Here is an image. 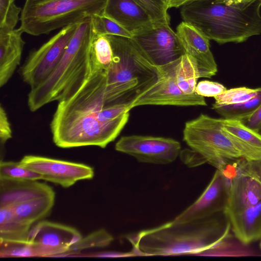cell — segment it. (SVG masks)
Here are the masks:
<instances>
[{
    "mask_svg": "<svg viewBox=\"0 0 261 261\" xmlns=\"http://www.w3.org/2000/svg\"><path fill=\"white\" fill-rule=\"evenodd\" d=\"M31 227L17 218L12 205L0 207L1 243H27Z\"/></svg>",
    "mask_w": 261,
    "mask_h": 261,
    "instance_id": "cell-21",
    "label": "cell"
},
{
    "mask_svg": "<svg viewBox=\"0 0 261 261\" xmlns=\"http://www.w3.org/2000/svg\"><path fill=\"white\" fill-rule=\"evenodd\" d=\"M95 35L92 17L78 23L56 69L46 80L31 88L28 96L31 111L53 101L65 100L80 88L90 74V49Z\"/></svg>",
    "mask_w": 261,
    "mask_h": 261,
    "instance_id": "cell-4",
    "label": "cell"
},
{
    "mask_svg": "<svg viewBox=\"0 0 261 261\" xmlns=\"http://www.w3.org/2000/svg\"><path fill=\"white\" fill-rule=\"evenodd\" d=\"M261 1L228 5L197 0L181 7L184 21L219 44L241 43L261 34Z\"/></svg>",
    "mask_w": 261,
    "mask_h": 261,
    "instance_id": "cell-3",
    "label": "cell"
},
{
    "mask_svg": "<svg viewBox=\"0 0 261 261\" xmlns=\"http://www.w3.org/2000/svg\"><path fill=\"white\" fill-rule=\"evenodd\" d=\"M92 257H123V256H133L132 253L129 252L128 253H118L114 252H106L95 253L91 255Z\"/></svg>",
    "mask_w": 261,
    "mask_h": 261,
    "instance_id": "cell-36",
    "label": "cell"
},
{
    "mask_svg": "<svg viewBox=\"0 0 261 261\" xmlns=\"http://www.w3.org/2000/svg\"><path fill=\"white\" fill-rule=\"evenodd\" d=\"M259 88L251 89L241 87L227 89L222 94L214 97L215 101L213 104L212 109L238 104L250 100L257 94Z\"/></svg>",
    "mask_w": 261,
    "mask_h": 261,
    "instance_id": "cell-28",
    "label": "cell"
},
{
    "mask_svg": "<svg viewBox=\"0 0 261 261\" xmlns=\"http://www.w3.org/2000/svg\"><path fill=\"white\" fill-rule=\"evenodd\" d=\"M107 36L113 55L106 71V101L108 105L129 104L155 84L159 66L133 38Z\"/></svg>",
    "mask_w": 261,
    "mask_h": 261,
    "instance_id": "cell-5",
    "label": "cell"
},
{
    "mask_svg": "<svg viewBox=\"0 0 261 261\" xmlns=\"http://www.w3.org/2000/svg\"><path fill=\"white\" fill-rule=\"evenodd\" d=\"M115 149L142 163L167 164L174 161L181 151L180 143L170 138L150 136H123Z\"/></svg>",
    "mask_w": 261,
    "mask_h": 261,
    "instance_id": "cell-10",
    "label": "cell"
},
{
    "mask_svg": "<svg viewBox=\"0 0 261 261\" xmlns=\"http://www.w3.org/2000/svg\"><path fill=\"white\" fill-rule=\"evenodd\" d=\"M167 9L171 8H179L197 0H164Z\"/></svg>",
    "mask_w": 261,
    "mask_h": 261,
    "instance_id": "cell-37",
    "label": "cell"
},
{
    "mask_svg": "<svg viewBox=\"0 0 261 261\" xmlns=\"http://www.w3.org/2000/svg\"><path fill=\"white\" fill-rule=\"evenodd\" d=\"M239 121L261 134V104L251 115Z\"/></svg>",
    "mask_w": 261,
    "mask_h": 261,
    "instance_id": "cell-35",
    "label": "cell"
},
{
    "mask_svg": "<svg viewBox=\"0 0 261 261\" xmlns=\"http://www.w3.org/2000/svg\"><path fill=\"white\" fill-rule=\"evenodd\" d=\"M50 196H55L53 188L37 180L0 178V207Z\"/></svg>",
    "mask_w": 261,
    "mask_h": 261,
    "instance_id": "cell-18",
    "label": "cell"
},
{
    "mask_svg": "<svg viewBox=\"0 0 261 261\" xmlns=\"http://www.w3.org/2000/svg\"><path fill=\"white\" fill-rule=\"evenodd\" d=\"M222 170L230 180L225 214L261 201V176L250 170L240 160L229 162Z\"/></svg>",
    "mask_w": 261,
    "mask_h": 261,
    "instance_id": "cell-12",
    "label": "cell"
},
{
    "mask_svg": "<svg viewBox=\"0 0 261 261\" xmlns=\"http://www.w3.org/2000/svg\"><path fill=\"white\" fill-rule=\"evenodd\" d=\"M230 181L222 170L217 169L211 181L199 197L174 220L188 221L224 212L228 202Z\"/></svg>",
    "mask_w": 261,
    "mask_h": 261,
    "instance_id": "cell-15",
    "label": "cell"
},
{
    "mask_svg": "<svg viewBox=\"0 0 261 261\" xmlns=\"http://www.w3.org/2000/svg\"><path fill=\"white\" fill-rule=\"evenodd\" d=\"M108 0H25L20 27L33 36L51 32L102 14Z\"/></svg>",
    "mask_w": 261,
    "mask_h": 261,
    "instance_id": "cell-7",
    "label": "cell"
},
{
    "mask_svg": "<svg viewBox=\"0 0 261 261\" xmlns=\"http://www.w3.org/2000/svg\"><path fill=\"white\" fill-rule=\"evenodd\" d=\"M113 55L112 45L107 35L96 34L91 46V67L107 70L112 61Z\"/></svg>",
    "mask_w": 261,
    "mask_h": 261,
    "instance_id": "cell-24",
    "label": "cell"
},
{
    "mask_svg": "<svg viewBox=\"0 0 261 261\" xmlns=\"http://www.w3.org/2000/svg\"><path fill=\"white\" fill-rule=\"evenodd\" d=\"M12 137V130L7 114L1 105L0 107V142L1 146L5 145Z\"/></svg>",
    "mask_w": 261,
    "mask_h": 261,
    "instance_id": "cell-34",
    "label": "cell"
},
{
    "mask_svg": "<svg viewBox=\"0 0 261 261\" xmlns=\"http://www.w3.org/2000/svg\"><path fill=\"white\" fill-rule=\"evenodd\" d=\"M230 224L224 212L188 221H171L126 237L135 256L201 255L226 240Z\"/></svg>",
    "mask_w": 261,
    "mask_h": 261,
    "instance_id": "cell-2",
    "label": "cell"
},
{
    "mask_svg": "<svg viewBox=\"0 0 261 261\" xmlns=\"http://www.w3.org/2000/svg\"><path fill=\"white\" fill-rule=\"evenodd\" d=\"M226 90V88L219 83L204 80L197 84L195 92L204 97H215Z\"/></svg>",
    "mask_w": 261,
    "mask_h": 261,
    "instance_id": "cell-33",
    "label": "cell"
},
{
    "mask_svg": "<svg viewBox=\"0 0 261 261\" xmlns=\"http://www.w3.org/2000/svg\"><path fill=\"white\" fill-rule=\"evenodd\" d=\"M132 38L158 66L172 62L185 54L177 34L169 23H154Z\"/></svg>",
    "mask_w": 261,
    "mask_h": 261,
    "instance_id": "cell-14",
    "label": "cell"
},
{
    "mask_svg": "<svg viewBox=\"0 0 261 261\" xmlns=\"http://www.w3.org/2000/svg\"><path fill=\"white\" fill-rule=\"evenodd\" d=\"M19 28L0 34V87L5 86L19 65L25 44Z\"/></svg>",
    "mask_w": 261,
    "mask_h": 261,
    "instance_id": "cell-20",
    "label": "cell"
},
{
    "mask_svg": "<svg viewBox=\"0 0 261 261\" xmlns=\"http://www.w3.org/2000/svg\"><path fill=\"white\" fill-rule=\"evenodd\" d=\"M55 196L31 199L12 205L14 212L23 223L32 226L50 213L55 203Z\"/></svg>",
    "mask_w": 261,
    "mask_h": 261,
    "instance_id": "cell-22",
    "label": "cell"
},
{
    "mask_svg": "<svg viewBox=\"0 0 261 261\" xmlns=\"http://www.w3.org/2000/svg\"><path fill=\"white\" fill-rule=\"evenodd\" d=\"M92 19L96 34L133 37L130 33L103 14L93 16Z\"/></svg>",
    "mask_w": 261,
    "mask_h": 261,
    "instance_id": "cell-31",
    "label": "cell"
},
{
    "mask_svg": "<svg viewBox=\"0 0 261 261\" xmlns=\"http://www.w3.org/2000/svg\"><path fill=\"white\" fill-rule=\"evenodd\" d=\"M219 1H221L222 2H224L228 5L237 4L244 3H250V2H253L256 1H261V0H219Z\"/></svg>",
    "mask_w": 261,
    "mask_h": 261,
    "instance_id": "cell-38",
    "label": "cell"
},
{
    "mask_svg": "<svg viewBox=\"0 0 261 261\" xmlns=\"http://www.w3.org/2000/svg\"><path fill=\"white\" fill-rule=\"evenodd\" d=\"M82 238L73 227L40 221L30 229L27 243L32 245L35 257L61 256Z\"/></svg>",
    "mask_w": 261,
    "mask_h": 261,
    "instance_id": "cell-11",
    "label": "cell"
},
{
    "mask_svg": "<svg viewBox=\"0 0 261 261\" xmlns=\"http://www.w3.org/2000/svg\"><path fill=\"white\" fill-rule=\"evenodd\" d=\"M183 140L205 161L222 170L230 161L261 159V149L251 146L224 131L222 118L201 114L186 122Z\"/></svg>",
    "mask_w": 261,
    "mask_h": 261,
    "instance_id": "cell-6",
    "label": "cell"
},
{
    "mask_svg": "<svg viewBox=\"0 0 261 261\" xmlns=\"http://www.w3.org/2000/svg\"><path fill=\"white\" fill-rule=\"evenodd\" d=\"M222 129L253 147L261 149V134L247 127L238 120L222 118Z\"/></svg>",
    "mask_w": 261,
    "mask_h": 261,
    "instance_id": "cell-26",
    "label": "cell"
},
{
    "mask_svg": "<svg viewBox=\"0 0 261 261\" xmlns=\"http://www.w3.org/2000/svg\"><path fill=\"white\" fill-rule=\"evenodd\" d=\"M185 54L191 57L196 62L199 77L211 78L218 68L210 49V40L191 24L181 22L176 32Z\"/></svg>",
    "mask_w": 261,
    "mask_h": 261,
    "instance_id": "cell-16",
    "label": "cell"
},
{
    "mask_svg": "<svg viewBox=\"0 0 261 261\" xmlns=\"http://www.w3.org/2000/svg\"><path fill=\"white\" fill-rule=\"evenodd\" d=\"M106 71H90L70 97L58 102L50 127L56 146L105 148L127 122L128 103L108 105L105 99Z\"/></svg>",
    "mask_w": 261,
    "mask_h": 261,
    "instance_id": "cell-1",
    "label": "cell"
},
{
    "mask_svg": "<svg viewBox=\"0 0 261 261\" xmlns=\"http://www.w3.org/2000/svg\"><path fill=\"white\" fill-rule=\"evenodd\" d=\"M225 215L234 235L243 244L248 245L261 239V201Z\"/></svg>",
    "mask_w": 261,
    "mask_h": 261,
    "instance_id": "cell-19",
    "label": "cell"
},
{
    "mask_svg": "<svg viewBox=\"0 0 261 261\" xmlns=\"http://www.w3.org/2000/svg\"><path fill=\"white\" fill-rule=\"evenodd\" d=\"M0 178L38 180L42 176L22 166L19 162L3 161L0 162Z\"/></svg>",
    "mask_w": 261,
    "mask_h": 261,
    "instance_id": "cell-30",
    "label": "cell"
},
{
    "mask_svg": "<svg viewBox=\"0 0 261 261\" xmlns=\"http://www.w3.org/2000/svg\"><path fill=\"white\" fill-rule=\"evenodd\" d=\"M173 74L175 82L183 93H195L199 74L196 61L185 54L173 62Z\"/></svg>",
    "mask_w": 261,
    "mask_h": 261,
    "instance_id": "cell-23",
    "label": "cell"
},
{
    "mask_svg": "<svg viewBox=\"0 0 261 261\" xmlns=\"http://www.w3.org/2000/svg\"><path fill=\"white\" fill-rule=\"evenodd\" d=\"M150 16L154 23H170L164 0H134Z\"/></svg>",
    "mask_w": 261,
    "mask_h": 261,
    "instance_id": "cell-32",
    "label": "cell"
},
{
    "mask_svg": "<svg viewBox=\"0 0 261 261\" xmlns=\"http://www.w3.org/2000/svg\"><path fill=\"white\" fill-rule=\"evenodd\" d=\"M22 9L15 3V0H0V34L14 29L20 20Z\"/></svg>",
    "mask_w": 261,
    "mask_h": 261,
    "instance_id": "cell-29",
    "label": "cell"
},
{
    "mask_svg": "<svg viewBox=\"0 0 261 261\" xmlns=\"http://www.w3.org/2000/svg\"><path fill=\"white\" fill-rule=\"evenodd\" d=\"M77 24H72L63 28L30 54L20 72L23 82L31 88L46 80L56 69Z\"/></svg>",
    "mask_w": 261,
    "mask_h": 261,
    "instance_id": "cell-8",
    "label": "cell"
},
{
    "mask_svg": "<svg viewBox=\"0 0 261 261\" xmlns=\"http://www.w3.org/2000/svg\"><path fill=\"white\" fill-rule=\"evenodd\" d=\"M19 164L42 176V179L68 188L81 180L91 179L94 175L92 167L82 163L47 157L28 155Z\"/></svg>",
    "mask_w": 261,
    "mask_h": 261,
    "instance_id": "cell-13",
    "label": "cell"
},
{
    "mask_svg": "<svg viewBox=\"0 0 261 261\" xmlns=\"http://www.w3.org/2000/svg\"><path fill=\"white\" fill-rule=\"evenodd\" d=\"M173 62L159 66L158 80L154 85L128 104L130 110L136 107L144 105L184 107L207 105L204 97L196 93L186 94L179 89L174 76Z\"/></svg>",
    "mask_w": 261,
    "mask_h": 261,
    "instance_id": "cell-9",
    "label": "cell"
},
{
    "mask_svg": "<svg viewBox=\"0 0 261 261\" xmlns=\"http://www.w3.org/2000/svg\"><path fill=\"white\" fill-rule=\"evenodd\" d=\"M102 14L133 36L154 24L148 13L134 0H108Z\"/></svg>",
    "mask_w": 261,
    "mask_h": 261,
    "instance_id": "cell-17",
    "label": "cell"
},
{
    "mask_svg": "<svg viewBox=\"0 0 261 261\" xmlns=\"http://www.w3.org/2000/svg\"><path fill=\"white\" fill-rule=\"evenodd\" d=\"M261 104V88L257 94L247 101L217 107L214 110L223 118L241 120L251 115Z\"/></svg>",
    "mask_w": 261,
    "mask_h": 261,
    "instance_id": "cell-25",
    "label": "cell"
},
{
    "mask_svg": "<svg viewBox=\"0 0 261 261\" xmlns=\"http://www.w3.org/2000/svg\"><path fill=\"white\" fill-rule=\"evenodd\" d=\"M113 240V236L106 229H100L82 238L78 242L71 246L61 256L73 255L89 248L107 247Z\"/></svg>",
    "mask_w": 261,
    "mask_h": 261,
    "instance_id": "cell-27",
    "label": "cell"
}]
</instances>
